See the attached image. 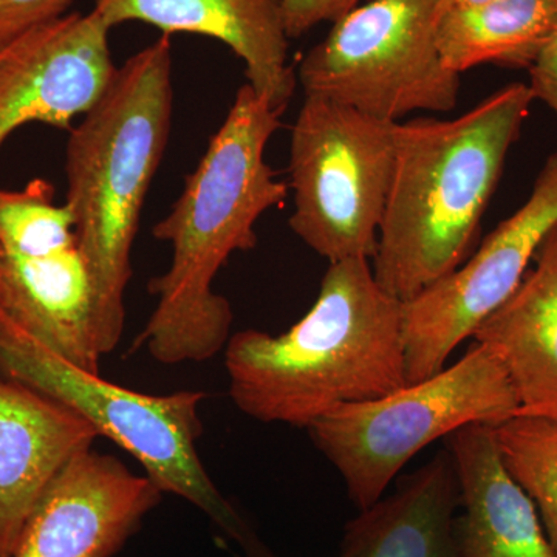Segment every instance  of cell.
I'll return each mask as SVG.
<instances>
[{
    "label": "cell",
    "instance_id": "obj_1",
    "mask_svg": "<svg viewBox=\"0 0 557 557\" xmlns=\"http://www.w3.org/2000/svg\"><path fill=\"white\" fill-rule=\"evenodd\" d=\"M281 115L244 84L170 214L153 226V237L171 245V265L150 281L157 306L135 347L160 364L208 361L228 344L233 309L212 284L234 252L256 247V223L288 197L265 160Z\"/></svg>",
    "mask_w": 557,
    "mask_h": 557
},
{
    "label": "cell",
    "instance_id": "obj_2",
    "mask_svg": "<svg viewBox=\"0 0 557 557\" xmlns=\"http://www.w3.org/2000/svg\"><path fill=\"white\" fill-rule=\"evenodd\" d=\"M225 368L245 416L307 429L408 384L403 302L380 287L369 259L330 263L306 317L281 335L234 333Z\"/></svg>",
    "mask_w": 557,
    "mask_h": 557
},
{
    "label": "cell",
    "instance_id": "obj_3",
    "mask_svg": "<svg viewBox=\"0 0 557 557\" xmlns=\"http://www.w3.org/2000/svg\"><path fill=\"white\" fill-rule=\"evenodd\" d=\"M533 101L528 84L511 83L457 119L397 123L394 175L370 260L384 292L408 302L469 258Z\"/></svg>",
    "mask_w": 557,
    "mask_h": 557
},
{
    "label": "cell",
    "instance_id": "obj_4",
    "mask_svg": "<svg viewBox=\"0 0 557 557\" xmlns=\"http://www.w3.org/2000/svg\"><path fill=\"white\" fill-rule=\"evenodd\" d=\"M172 106L164 35L116 69L100 101L70 131L65 205L94 284L102 357L119 347L126 325L132 247L170 138Z\"/></svg>",
    "mask_w": 557,
    "mask_h": 557
},
{
    "label": "cell",
    "instance_id": "obj_5",
    "mask_svg": "<svg viewBox=\"0 0 557 557\" xmlns=\"http://www.w3.org/2000/svg\"><path fill=\"white\" fill-rule=\"evenodd\" d=\"M0 379L16 381L72 409L131 454L164 493L201 509L247 557H276L222 496L200 460L203 392L148 395L70 364L0 317Z\"/></svg>",
    "mask_w": 557,
    "mask_h": 557
},
{
    "label": "cell",
    "instance_id": "obj_6",
    "mask_svg": "<svg viewBox=\"0 0 557 557\" xmlns=\"http://www.w3.org/2000/svg\"><path fill=\"white\" fill-rule=\"evenodd\" d=\"M518 413L507 370L491 348L475 343L431 379L339 406L307 431L362 511L383 498L399 471L435 440L469 424L496 428Z\"/></svg>",
    "mask_w": 557,
    "mask_h": 557
},
{
    "label": "cell",
    "instance_id": "obj_7",
    "mask_svg": "<svg viewBox=\"0 0 557 557\" xmlns=\"http://www.w3.org/2000/svg\"><path fill=\"white\" fill-rule=\"evenodd\" d=\"M397 123L306 95L289 143V228L329 263L372 260L395 168Z\"/></svg>",
    "mask_w": 557,
    "mask_h": 557
},
{
    "label": "cell",
    "instance_id": "obj_8",
    "mask_svg": "<svg viewBox=\"0 0 557 557\" xmlns=\"http://www.w3.org/2000/svg\"><path fill=\"white\" fill-rule=\"evenodd\" d=\"M445 0H370L333 22L304 57L298 79L319 95L376 120L399 123L413 112H450L461 75L440 54Z\"/></svg>",
    "mask_w": 557,
    "mask_h": 557
},
{
    "label": "cell",
    "instance_id": "obj_9",
    "mask_svg": "<svg viewBox=\"0 0 557 557\" xmlns=\"http://www.w3.org/2000/svg\"><path fill=\"white\" fill-rule=\"evenodd\" d=\"M49 182L0 189V289L13 324L70 364L100 373L97 300L75 218Z\"/></svg>",
    "mask_w": 557,
    "mask_h": 557
},
{
    "label": "cell",
    "instance_id": "obj_10",
    "mask_svg": "<svg viewBox=\"0 0 557 557\" xmlns=\"http://www.w3.org/2000/svg\"><path fill=\"white\" fill-rule=\"evenodd\" d=\"M557 223V152L539 172L525 203L505 219L460 267L403 302L408 384L446 368L453 351L500 309Z\"/></svg>",
    "mask_w": 557,
    "mask_h": 557
},
{
    "label": "cell",
    "instance_id": "obj_11",
    "mask_svg": "<svg viewBox=\"0 0 557 557\" xmlns=\"http://www.w3.org/2000/svg\"><path fill=\"white\" fill-rule=\"evenodd\" d=\"M110 27L95 13L62 14L0 46V148L21 127L70 129L115 76Z\"/></svg>",
    "mask_w": 557,
    "mask_h": 557
},
{
    "label": "cell",
    "instance_id": "obj_12",
    "mask_svg": "<svg viewBox=\"0 0 557 557\" xmlns=\"http://www.w3.org/2000/svg\"><path fill=\"white\" fill-rule=\"evenodd\" d=\"M161 496L148 475L119 458L83 450L44 491L13 557H113Z\"/></svg>",
    "mask_w": 557,
    "mask_h": 557
},
{
    "label": "cell",
    "instance_id": "obj_13",
    "mask_svg": "<svg viewBox=\"0 0 557 557\" xmlns=\"http://www.w3.org/2000/svg\"><path fill=\"white\" fill-rule=\"evenodd\" d=\"M110 28L145 22L164 35L193 33L230 47L245 65L249 86L284 113L298 75L289 65L282 0H95Z\"/></svg>",
    "mask_w": 557,
    "mask_h": 557
},
{
    "label": "cell",
    "instance_id": "obj_14",
    "mask_svg": "<svg viewBox=\"0 0 557 557\" xmlns=\"http://www.w3.org/2000/svg\"><path fill=\"white\" fill-rule=\"evenodd\" d=\"M97 437V429L72 409L0 379V557L14 556L44 491Z\"/></svg>",
    "mask_w": 557,
    "mask_h": 557
},
{
    "label": "cell",
    "instance_id": "obj_15",
    "mask_svg": "<svg viewBox=\"0 0 557 557\" xmlns=\"http://www.w3.org/2000/svg\"><path fill=\"white\" fill-rule=\"evenodd\" d=\"M460 493V557H557L536 505L511 478L494 428L469 424L448 437Z\"/></svg>",
    "mask_w": 557,
    "mask_h": 557
},
{
    "label": "cell",
    "instance_id": "obj_16",
    "mask_svg": "<svg viewBox=\"0 0 557 557\" xmlns=\"http://www.w3.org/2000/svg\"><path fill=\"white\" fill-rule=\"evenodd\" d=\"M533 260L518 289L480 325L474 339L507 370L518 416L557 421V223Z\"/></svg>",
    "mask_w": 557,
    "mask_h": 557
},
{
    "label": "cell",
    "instance_id": "obj_17",
    "mask_svg": "<svg viewBox=\"0 0 557 557\" xmlns=\"http://www.w3.org/2000/svg\"><path fill=\"white\" fill-rule=\"evenodd\" d=\"M460 493L449 453H438L397 491L359 511L344 528L338 557H460Z\"/></svg>",
    "mask_w": 557,
    "mask_h": 557
},
{
    "label": "cell",
    "instance_id": "obj_18",
    "mask_svg": "<svg viewBox=\"0 0 557 557\" xmlns=\"http://www.w3.org/2000/svg\"><path fill=\"white\" fill-rule=\"evenodd\" d=\"M557 33V0H487L445 7L437 44L446 67L461 73L482 64L528 69Z\"/></svg>",
    "mask_w": 557,
    "mask_h": 557
},
{
    "label": "cell",
    "instance_id": "obj_19",
    "mask_svg": "<svg viewBox=\"0 0 557 557\" xmlns=\"http://www.w3.org/2000/svg\"><path fill=\"white\" fill-rule=\"evenodd\" d=\"M494 435L505 468L536 505L557 555V421L516 416L494 428Z\"/></svg>",
    "mask_w": 557,
    "mask_h": 557
},
{
    "label": "cell",
    "instance_id": "obj_20",
    "mask_svg": "<svg viewBox=\"0 0 557 557\" xmlns=\"http://www.w3.org/2000/svg\"><path fill=\"white\" fill-rule=\"evenodd\" d=\"M73 0H0V46L65 14Z\"/></svg>",
    "mask_w": 557,
    "mask_h": 557
},
{
    "label": "cell",
    "instance_id": "obj_21",
    "mask_svg": "<svg viewBox=\"0 0 557 557\" xmlns=\"http://www.w3.org/2000/svg\"><path fill=\"white\" fill-rule=\"evenodd\" d=\"M361 0H282L288 38H300L321 22H335Z\"/></svg>",
    "mask_w": 557,
    "mask_h": 557
},
{
    "label": "cell",
    "instance_id": "obj_22",
    "mask_svg": "<svg viewBox=\"0 0 557 557\" xmlns=\"http://www.w3.org/2000/svg\"><path fill=\"white\" fill-rule=\"evenodd\" d=\"M530 86L534 101L544 102L557 116V33L547 49L530 70Z\"/></svg>",
    "mask_w": 557,
    "mask_h": 557
},
{
    "label": "cell",
    "instance_id": "obj_23",
    "mask_svg": "<svg viewBox=\"0 0 557 557\" xmlns=\"http://www.w3.org/2000/svg\"><path fill=\"white\" fill-rule=\"evenodd\" d=\"M485 2H487V0H445V7H453V9H465V7H475Z\"/></svg>",
    "mask_w": 557,
    "mask_h": 557
},
{
    "label": "cell",
    "instance_id": "obj_24",
    "mask_svg": "<svg viewBox=\"0 0 557 557\" xmlns=\"http://www.w3.org/2000/svg\"><path fill=\"white\" fill-rule=\"evenodd\" d=\"M3 313V304H2V289H0V317H2Z\"/></svg>",
    "mask_w": 557,
    "mask_h": 557
}]
</instances>
